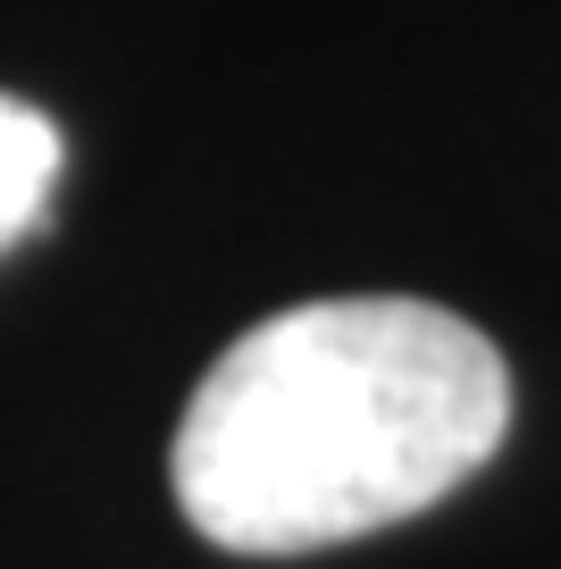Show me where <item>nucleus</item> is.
<instances>
[{
	"mask_svg": "<svg viewBox=\"0 0 561 569\" xmlns=\"http://www.w3.org/2000/svg\"><path fill=\"white\" fill-rule=\"evenodd\" d=\"M511 369L411 293L294 302L201 369L168 478L218 552L294 561L444 502L494 461Z\"/></svg>",
	"mask_w": 561,
	"mask_h": 569,
	"instance_id": "1",
	"label": "nucleus"
},
{
	"mask_svg": "<svg viewBox=\"0 0 561 569\" xmlns=\"http://www.w3.org/2000/svg\"><path fill=\"white\" fill-rule=\"evenodd\" d=\"M59 168H68L59 126L42 118L35 101L0 92V251L42 227V210H51V193H59Z\"/></svg>",
	"mask_w": 561,
	"mask_h": 569,
	"instance_id": "2",
	"label": "nucleus"
}]
</instances>
